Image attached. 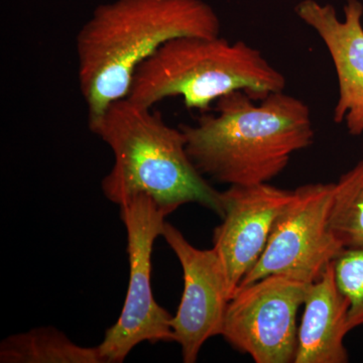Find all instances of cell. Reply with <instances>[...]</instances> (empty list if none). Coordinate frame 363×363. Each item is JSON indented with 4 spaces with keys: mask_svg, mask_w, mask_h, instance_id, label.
<instances>
[{
    "mask_svg": "<svg viewBox=\"0 0 363 363\" xmlns=\"http://www.w3.org/2000/svg\"><path fill=\"white\" fill-rule=\"evenodd\" d=\"M180 128L196 169L229 187L269 183L315 138L309 106L284 91L259 104L235 91L217 100L215 113Z\"/></svg>",
    "mask_w": 363,
    "mask_h": 363,
    "instance_id": "obj_1",
    "label": "cell"
},
{
    "mask_svg": "<svg viewBox=\"0 0 363 363\" xmlns=\"http://www.w3.org/2000/svg\"><path fill=\"white\" fill-rule=\"evenodd\" d=\"M220 23L201 0H117L100 6L76 37L78 79L92 125L128 97L138 67L169 40L218 37Z\"/></svg>",
    "mask_w": 363,
    "mask_h": 363,
    "instance_id": "obj_2",
    "label": "cell"
},
{
    "mask_svg": "<svg viewBox=\"0 0 363 363\" xmlns=\"http://www.w3.org/2000/svg\"><path fill=\"white\" fill-rule=\"evenodd\" d=\"M89 128L113 154V166L101 182L109 201L121 206L145 195L173 212L197 203L223 215L222 192L196 169L181 128L169 126L161 114L125 97L113 102Z\"/></svg>",
    "mask_w": 363,
    "mask_h": 363,
    "instance_id": "obj_3",
    "label": "cell"
},
{
    "mask_svg": "<svg viewBox=\"0 0 363 363\" xmlns=\"http://www.w3.org/2000/svg\"><path fill=\"white\" fill-rule=\"evenodd\" d=\"M286 85L284 74L247 43L190 35L169 40L145 60L128 98L152 108L166 98L182 97L188 109L204 112L235 91L260 101Z\"/></svg>",
    "mask_w": 363,
    "mask_h": 363,
    "instance_id": "obj_4",
    "label": "cell"
},
{
    "mask_svg": "<svg viewBox=\"0 0 363 363\" xmlns=\"http://www.w3.org/2000/svg\"><path fill=\"white\" fill-rule=\"evenodd\" d=\"M119 207L128 238L130 283L116 323L98 345L104 363L123 362L143 342H174L173 316L157 304L152 288V248L173 211L145 195L130 198Z\"/></svg>",
    "mask_w": 363,
    "mask_h": 363,
    "instance_id": "obj_5",
    "label": "cell"
},
{
    "mask_svg": "<svg viewBox=\"0 0 363 363\" xmlns=\"http://www.w3.org/2000/svg\"><path fill=\"white\" fill-rule=\"evenodd\" d=\"M333 190L334 183L307 184L294 190L262 257L240 286L269 276L306 284L321 277L344 248L329 224Z\"/></svg>",
    "mask_w": 363,
    "mask_h": 363,
    "instance_id": "obj_6",
    "label": "cell"
},
{
    "mask_svg": "<svg viewBox=\"0 0 363 363\" xmlns=\"http://www.w3.org/2000/svg\"><path fill=\"white\" fill-rule=\"evenodd\" d=\"M309 284L269 276L241 286L227 306L221 336L257 363H290L298 343L297 315Z\"/></svg>",
    "mask_w": 363,
    "mask_h": 363,
    "instance_id": "obj_7",
    "label": "cell"
},
{
    "mask_svg": "<svg viewBox=\"0 0 363 363\" xmlns=\"http://www.w3.org/2000/svg\"><path fill=\"white\" fill-rule=\"evenodd\" d=\"M183 269L184 291L172 318L174 342L185 363L197 362L207 340L221 335L230 294L225 272L213 248L199 250L177 227L166 221L162 233Z\"/></svg>",
    "mask_w": 363,
    "mask_h": 363,
    "instance_id": "obj_8",
    "label": "cell"
},
{
    "mask_svg": "<svg viewBox=\"0 0 363 363\" xmlns=\"http://www.w3.org/2000/svg\"><path fill=\"white\" fill-rule=\"evenodd\" d=\"M222 197L223 215L214 229L212 248L221 260L233 297L262 257L276 221L292 201L294 190L269 183L230 186Z\"/></svg>",
    "mask_w": 363,
    "mask_h": 363,
    "instance_id": "obj_9",
    "label": "cell"
},
{
    "mask_svg": "<svg viewBox=\"0 0 363 363\" xmlns=\"http://www.w3.org/2000/svg\"><path fill=\"white\" fill-rule=\"evenodd\" d=\"M296 13L316 32L330 54L339 85L337 104L334 107L335 123L345 124L351 135L363 133V6L348 0L344 20H339L330 4L304 0Z\"/></svg>",
    "mask_w": 363,
    "mask_h": 363,
    "instance_id": "obj_10",
    "label": "cell"
},
{
    "mask_svg": "<svg viewBox=\"0 0 363 363\" xmlns=\"http://www.w3.org/2000/svg\"><path fill=\"white\" fill-rule=\"evenodd\" d=\"M350 302L339 290L333 262L309 284L298 329L295 363H346Z\"/></svg>",
    "mask_w": 363,
    "mask_h": 363,
    "instance_id": "obj_11",
    "label": "cell"
},
{
    "mask_svg": "<svg viewBox=\"0 0 363 363\" xmlns=\"http://www.w3.org/2000/svg\"><path fill=\"white\" fill-rule=\"evenodd\" d=\"M1 363H104L96 347L73 342L55 327L9 336L0 344Z\"/></svg>",
    "mask_w": 363,
    "mask_h": 363,
    "instance_id": "obj_12",
    "label": "cell"
},
{
    "mask_svg": "<svg viewBox=\"0 0 363 363\" xmlns=\"http://www.w3.org/2000/svg\"><path fill=\"white\" fill-rule=\"evenodd\" d=\"M329 224L343 247H363V159L334 183Z\"/></svg>",
    "mask_w": 363,
    "mask_h": 363,
    "instance_id": "obj_13",
    "label": "cell"
},
{
    "mask_svg": "<svg viewBox=\"0 0 363 363\" xmlns=\"http://www.w3.org/2000/svg\"><path fill=\"white\" fill-rule=\"evenodd\" d=\"M339 290L350 302L348 329L363 325V247H344L333 260Z\"/></svg>",
    "mask_w": 363,
    "mask_h": 363,
    "instance_id": "obj_14",
    "label": "cell"
}]
</instances>
